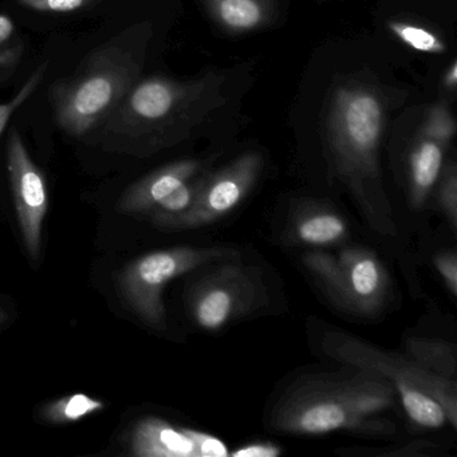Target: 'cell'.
Listing matches in <instances>:
<instances>
[{"label": "cell", "instance_id": "2", "mask_svg": "<svg viewBox=\"0 0 457 457\" xmlns=\"http://www.w3.org/2000/svg\"><path fill=\"white\" fill-rule=\"evenodd\" d=\"M223 82L215 73L191 81L140 79L100 128L101 138L111 151L135 156L170 148L223 104Z\"/></svg>", "mask_w": 457, "mask_h": 457}, {"label": "cell", "instance_id": "23", "mask_svg": "<svg viewBox=\"0 0 457 457\" xmlns=\"http://www.w3.org/2000/svg\"><path fill=\"white\" fill-rule=\"evenodd\" d=\"M101 0H17L21 7L46 14H69L100 4Z\"/></svg>", "mask_w": 457, "mask_h": 457}, {"label": "cell", "instance_id": "22", "mask_svg": "<svg viewBox=\"0 0 457 457\" xmlns=\"http://www.w3.org/2000/svg\"><path fill=\"white\" fill-rule=\"evenodd\" d=\"M438 186V204L445 215L446 221L453 231L457 229V168L452 160L448 167L441 170Z\"/></svg>", "mask_w": 457, "mask_h": 457}, {"label": "cell", "instance_id": "6", "mask_svg": "<svg viewBox=\"0 0 457 457\" xmlns=\"http://www.w3.org/2000/svg\"><path fill=\"white\" fill-rule=\"evenodd\" d=\"M304 266L342 309L371 317L384 309L389 296L386 267L373 251L349 247L338 253L314 251L304 255Z\"/></svg>", "mask_w": 457, "mask_h": 457}, {"label": "cell", "instance_id": "18", "mask_svg": "<svg viewBox=\"0 0 457 457\" xmlns=\"http://www.w3.org/2000/svg\"><path fill=\"white\" fill-rule=\"evenodd\" d=\"M387 28L392 31L395 38L400 39L403 45L417 50L420 53H427V54H443L445 53L446 46L440 37L436 36L428 29L421 26L411 25L408 22H400V21H393L387 23Z\"/></svg>", "mask_w": 457, "mask_h": 457}, {"label": "cell", "instance_id": "16", "mask_svg": "<svg viewBox=\"0 0 457 457\" xmlns=\"http://www.w3.org/2000/svg\"><path fill=\"white\" fill-rule=\"evenodd\" d=\"M405 355L422 368L449 379L457 378V349L451 342L441 339H405Z\"/></svg>", "mask_w": 457, "mask_h": 457}, {"label": "cell", "instance_id": "24", "mask_svg": "<svg viewBox=\"0 0 457 457\" xmlns=\"http://www.w3.org/2000/svg\"><path fill=\"white\" fill-rule=\"evenodd\" d=\"M186 435L194 445L195 457H227L229 456L228 448L226 444L210 433L202 432V430L189 429L183 428Z\"/></svg>", "mask_w": 457, "mask_h": 457}, {"label": "cell", "instance_id": "30", "mask_svg": "<svg viewBox=\"0 0 457 457\" xmlns=\"http://www.w3.org/2000/svg\"><path fill=\"white\" fill-rule=\"evenodd\" d=\"M4 312H0V322H2V320H4Z\"/></svg>", "mask_w": 457, "mask_h": 457}, {"label": "cell", "instance_id": "14", "mask_svg": "<svg viewBox=\"0 0 457 457\" xmlns=\"http://www.w3.org/2000/svg\"><path fill=\"white\" fill-rule=\"evenodd\" d=\"M443 144L420 135L409 154V200L414 210L424 207L443 170Z\"/></svg>", "mask_w": 457, "mask_h": 457}, {"label": "cell", "instance_id": "5", "mask_svg": "<svg viewBox=\"0 0 457 457\" xmlns=\"http://www.w3.org/2000/svg\"><path fill=\"white\" fill-rule=\"evenodd\" d=\"M320 346L337 362L373 370L386 378L413 424L425 429L456 428V379L438 376L408 355L387 352L344 331H325Z\"/></svg>", "mask_w": 457, "mask_h": 457}, {"label": "cell", "instance_id": "8", "mask_svg": "<svg viewBox=\"0 0 457 457\" xmlns=\"http://www.w3.org/2000/svg\"><path fill=\"white\" fill-rule=\"evenodd\" d=\"M264 299L258 270L237 261L223 262L192 291V317L204 330L218 331L263 306Z\"/></svg>", "mask_w": 457, "mask_h": 457}, {"label": "cell", "instance_id": "29", "mask_svg": "<svg viewBox=\"0 0 457 457\" xmlns=\"http://www.w3.org/2000/svg\"><path fill=\"white\" fill-rule=\"evenodd\" d=\"M457 85V62L452 61L451 65L446 68V71L443 74V87L444 89L449 90V92H454Z\"/></svg>", "mask_w": 457, "mask_h": 457}, {"label": "cell", "instance_id": "7", "mask_svg": "<svg viewBox=\"0 0 457 457\" xmlns=\"http://www.w3.org/2000/svg\"><path fill=\"white\" fill-rule=\"evenodd\" d=\"M227 247H175L140 256L122 272L121 290L136 314L152 326H164L162 291L168 283L195 270L223 262L239 261Z\"/></svg>", "mask_w": 457, "mask_h": 457}, {"label": "cell", "instance_id": "25", "mask_svg": "<svg viewBox=\"0 0 457 457\" xmlns=\"http://www.w3.org/2000/svg\"><path fill=\"white\" fill-rule=\"evenodd\" d=\"M433 264L452 296L457 295V256L454 251H443L433 258Z\"/></svg>", "mask_w": 457, "mask_h": 457}, {"label": "cell", "instance_id": "27", "mask_svg": "<svg viewBox=\"0 0 457 457\" xmlns=\"http://www.w3.org/2000/svg\"><path fill=\"white\" fill-rule=\"evenodd\" d=\"M282 453L279 445L272 443H251L239 446L229 456L234 457H278Z\"/></svg>", "mask_w": 457, "mask_h": 457}, {"label": "cell", "instance_id": "3", "mask_svg": "<svg viewBox=\"0 0 457 457\" xmlns=\"http://www.w3.org/2000/svg\"><path fill=\"white\" fill-rule=\"evenodd\" d=\"M386 121L381 93L365 84L337 87L328 119L331 164L369 226L395 235V215L379 173V146Z\"/></svg>", "mask_w": 457, "mask_h": 457}, {"label": "cell", "instance_id": "12", "mask_svg": "<svg viewBox=\"0 0 457 457\" xmlns=\"http://www.w3.org/2000/svg\"><path fill=\"white\" fill-rule=\"evenodd\" d=\"M130 449L140 457H195L194 445L183 428L157 417H146L133 430Z\"/></svg>", "mask_w": 457, "mask_h": 457}, {"label": "cell", "instance_id": "9", "mask_svg": "<svg viewBox=\"0 0 457 457\" xmlns=\"http://www.w3.org/2000/svg\"><path fill=\"white\" fill-rule=\"evenodd\" d=\"M263 159L248 152L212 175L205 176L194 204L180 215L152 216L156 226L172 229L199 228L215 223L242 204L261 175Z\"/></svg>", "mask_w": 457, "mask_h": 457}, {"label": "cell", "instance_id": "28", "mask_svg": "<svg viewBox=\"0 0 457 457\" xmlns=\"http://www.w3.org/2000/svg\"><path fill=\"white\" fill-rule=\"evenodd\" d=\"M15 33V23L7 15L0 14V46L12 39Z\"/></svg>", "mask_w": 457, "mask_h": 457}, {"label": "cell", "instance_id": "19", "mask_svg": "<svg viewBox=\"0 0 457 457\" xmlns=\"http://www.w3.org/2000/svg\"><path fill=\"white\" fill-rule=\"evenodd\" d=\"M456 135V122L445 104H436L428 112L421 136L432 138L448 148Z\"/></svg>", "mask_w": 457, "mask_h": 457}, {"label": "cell", "instance_id": "21", "mask_svg": "<svg viewBox=\"0 0 457 457\" xmlns=\"http://www.w3.org/2000/svg\"><path fill=\"white\" fill-rule=\"evenodd\" d=\"M437 446L430 441L416 440L405 444L401 448H347L341 449L338 453L346 454V456L352 454V456L365 457H427L433 456L435 452L437 451Z\"/></svg>", "mask_w": 457, "mask_h": 457}, {"label": "cell", "instance_id": "10", "mask_svg": "<svg viewBox=\"0 0 457 457\" xmlns=\"http://www.w3.org/2000/svg\"><path fill=\"white\" fill-rule=\"evenodd\" d=\"M7 170L23 243L31 259L37 261L41 255L42 227L49 205L46 181L15 128L7 138Z\"/></svg>", "mask_w": 457, "mask_h": 457}, {"label": "cell", "instance_id": "4", "mask_svg": "<svg viewBox=\"0 0 457 457\" xmlns=\"http://www.w3.org/2000/svg\"><path fill=\"white\" fill-rule=\"evenodd\" d=\"M152 36L149 22L128 26L50 87L54 121L66 135L84 137L103 127L141 79Z\"/></svg>", "mask_w": 457, "mask_h": 457}, {"label": "cell", "instance_id": "26", "mask_svg": "<svg viewBox=\"0 0 457 457\" xmlns=\"http://www.w3.org/2000/svg\"><path fill=\"white\" fill-rule=\"evenodd\" d=\"M23 50L25 46L22 42L0 46V81L9 79L17 71L23 57Z\"/></svg>", "mask_w": 457, "mask_h": 457}, {"label": "cell", "instance_id": "15", "mask_svg": "<svg viewBox=\"0 0 457 457\" xmlns=\"http://www.w3.org/2000/svg\"><path fill=\"white\" fill-rule=\"evenodd\" d=\"M347 235L346 220L336 211L326 208L304 211L294 223V237L302 245L314 247L338 245Z\"/></svg>", "mask_w": 457, "mask_h": 457}, {"label": "cell", "instance_id": "31", "mask_svg": "<svg viewBox=\"0 0 457 457\" xmlns=\"http://www.w3.org/2000/svg\"><path fill=\"white\" fill-rule=\"evenodd\" d=\"M0 136H2V135H0Z\"/></svg>", "mask_w": 457, "mask_h": 457}, {"label": "cell", "instance_id": "20", "mask_svg": "<svg viewBox=\"0 0 457 457\" xmlns=\"http://www.w3.org/2000/svg\"><path fill=\"white\" fill-rule=\"evenodd\" d=\"M204 175L195 176L191 180L179 187L178 189L168 195L154 210V216H175L186 212L196 199L202 187Z\"/></svg>", "mask_w": 457, "mask_h": 457}, {"label": "cell", "instance_id": "11", "mask_svg": "<svg viewBox=\"0 0 457 457\" xmlns=\"http://www.w3.org/2000/svg\"><path fill=\"white\" fill-rule=\"evenodd\" d=\"M199 160H180L149 173L120 197L117 210L128 215L154 211L168 195L202 172Z\"/></svg>", "mask_w": 457, "mask_h": 457}, {"label": "cell", "instance_id": "1", "mask_svg": "<svg viewBox=\"0 0 457 457\" xmlns=\"http://www.w3.org/2000/svg\"><path fill=\"white\" fill-rule=\"evenodd\" d=\"M393 385L381 374L350 366L346 373L310 374L283 390L272 406L270 425L288 435L346 432L393 436L395 425L384 417L397 405Z\"/></svg>", "mask_w": 457, "mask_h": 457}, {"label": "cell", "instance_id": "17", "mask_svg": "<svg viewBox=\"0 0 457 457\" xmlns=\"http://www.w3.org/2000/svg\"><path fill=\"white\" fill-rule=\"evenodd\" d=\"M105 403L103 401L96 400L87 395L76 393L54 401L45 408V419L55 424H65V422L79 421L89 414L96 413L104 409Z\"/></svg>", "mask_w": 457, "mask_h": 457}, {"label": "cell", "instance_id": "13", "mask_svg": "<svg viewBox=\"0 0 457 457\" xmlns=\"http://www.w3.org/2000/svg\"><path fill=\"white\" fill-rule=\"evenodd\" d=\"M213 22L226 33L248 34L272 22V0H204Z\"/></svg>", "mask_w": 457, "mask_h": 457}]
</instances>
